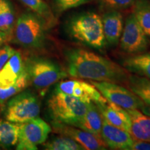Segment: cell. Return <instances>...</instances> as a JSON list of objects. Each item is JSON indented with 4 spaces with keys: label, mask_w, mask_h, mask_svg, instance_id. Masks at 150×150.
<instances>
[{
    "label": "cell",
    "mask_w": 150,
    "mask_h": 150,
    "mask_svg": "<svg viewBox=\"0 0 150 150\" xmlns=\"http://www.w3.org/2000/svg\"><path fill=\"white\" fill-rule=\"evenodd\" d=\"M71 76L95 81L127 83V70L110 59L83 49H72L65 54Z\"/></svg>",
    "instance_id": "6da1fadb"
},
{
    "label": "cell",
    "mask_w": 150,
    "mask_h": 150,
    "mask_svg": "<svg viewBox=\"0 0 150 150\" xmlns=\"http://www.w3.org/2000/svg\"><path fill=\"white\" fill-rule=\"evenodd\" d=\"M67 31L72 38L96 50H102L106 45L102 18L94 12H84L71 18Z\"/></svg>",
    "instance_id": "7a4b0ae2"
},
{
    "label": "cell",
    "mask_w": 150,
    "mask_h": 150,
    "mask_svg": "<svg viewBox=\"0 0 150 150\" xmlns=\"http://www.w3.org/2000/svg\"><path fill=\"white\" fill-rule=\"evenodd\" d=\"M47 107L54 122L78 127L87 110L88 103L54 90L48 99Z\"/></svg>",
    "instance_id": "3957f363"
},
{
    "label": "cell",
    "mask_w": 150,
    "mask_h": 150,
    "mask_svg": "<svg viewBox=\"0 0 150 150\" xmlns=\"http://www.w3.org/2000/svg\"><path fill=\"white\" fill-rule=\"evenodd\" d=\"M47 29L46 23L40 17L32 12L23 13L15 24V42L24 48L40 49L45 44Z\"/></svg>",
    "instance_id": "277c9868"
},
{
    "label": "cell",
    "mask_w": 150,
    "mask_h": 150,
    "mask_svg": "<svg viewBox=\"0 0 150 150\" xmlns=\"http://www.w3.org/2000/svg\"><path fill=\"white\" fill-rule=\"evenodd\" d=\"M29 83L43 91L67 76V74L55 62L46 58L32 57L24 63Z\"/></svg>",
    "instance_id": "5b68a950"
},
{
    "label": "cell",
    "mask_w": 150,
    "mask_h": 150,
    "mask_svg": "<svg viewBox=\"0 0 150 150\" xmlns=\"http://www.w3.org/2000/svg\"><path fill=\"white\" fill-rule=\"evenodd\" d=\"M40 103L38 97L31 91H22L8 99L4 116L6 120L20 124L38 117Z\"/></svg>",
    "instance_id": "8992f818"
},
{
    "label": "cell",
    "mask_w": 150,
    "mask_h": 150,
    "mask_svg": "<svg viewBox=\"0 0 150 150\" xmlns=\"http://www.w3.org/2000/svg\"><path fill=\"white\" fill-rule=\"evenodd\" d=\"M19 138L16 149L36 150L37 146L45 143L51 132V127L42 118L36 117L18 124Z\"/></svg>",
    "instance_id": "52a82bcc"
},
{
    "label": "cell",
    "mask_w": 150,
    "mask_h": 150,
    "mask_svg": "<svg viewBox=\"0 0 150 150\" xmlns=\"http://www.w3.org/2000/svg\"><path fill=\"white\" fill-rule=\"evenodd\" d=\"M91 83L108 102L114 103L125 109L140 110L145 105V103L130 89L118 83L95 81H91Z\"/></svg>",
    "instance_id": "ba28073f"
},
{
    "label": "cell",
    "mask_w": 150,
    "mask_h": 150,
    "mask_svg": "<svg viewBox=\"0 0 150 150\" xmlns=\"http://www.w3.org/2000/svg\"><path fill=\"white\" fill-rule=\"evenodd\" d=\"M120 42L122 50L131 55L145 52L149 47V38L133 13L125 21Z\"/></svg>",
    "instance_id": "9c48e42d"
},
{
    "label": "cell",
    "mask_w": 150,
    "mask_h": 150,
    "mask_svg": "<svg viewBox=\"0 0 150 150\" xmlns=\"http://www.w3.org/2000/svg\"><path fill=\"white\" fill-rule=\"evenodd\" d=\"M55 90L79 99L86 103L93 102L99 104H106L108 102L95 86L76 78L61 81L57 84Z\"/></svg>",
    "instance_id": "30bf717a"
},
{
    "label": "cell",
    "mask_w": 150,
    "mask_h": 150,
    "mask_svg": "<svg viewBox=\"0 0 150 150\" xmlns=\"http://www.w3.org/2000/svg\"><path fill=\"white\" fill-rule=\"evenodd\" d=\"M56 132L75 140L86 150L106 149V145L102 138L95 136L91 133L78 127L59 122H53Z\"/></svg>",
    "instance_id": "8fae6325"
},
{
    "label": "cell",
    "mask_w": 150,
    "mask_h": 150,
    "mask_svg": "<svg viewBox=\"0 0 150 150\" xmlns=\"http://www.w3.org/2000/svg\"><path fill=\"white\" fill-rule=\"evenodd\" d=\"M101 137L107 147L112 149L130 150L134 141L128 131L110 125L104 119Z\"/></svg>",
    "instance_id": "7c38bea8"
},
{
    "label": "cell",
    "mask_w": 150,
    "mask_h": 150,
    "mask_svg": "<svg viewBox=\"0 0 150 150\" xmlns=\"http://www.w3.org/2000/svg\"><path fill=\"white\" fill-rule=\"evenodd\" d=\"M102 20L106 42L110 45L117 44L124 28L122 15L119 11H107L103 15Z\"/></svg>",
    "instance_id": "4fadbf2b"
},
{
    "label": "cell",
    "mask_w": 150,
    "mask_h": 150,
    "mask_svg": "<svg viewBox=\"0 0 150 150\" xmlns=\"http://www.w3.org/2000/svg\"><path fill=\"white\" fill-rule=\"evenodd\" d=\"M96 105L98 106L104 120L129 132L131 127V118L127 109L109 102L106 104Z\"/></svg>",
    "instance_id": "5bb4252c"
},
{
    "label": "cell",
    "mask_w": 150,
    "mask_h": 150,
    "mask_svg": "<svg viewBox=\"0 0 150 150\" xmlns=\"http://www.w3.org/2000/svg\"><path fill=\"white\" fill-rule=\"evenodd\" d=\"M131 118L129 134L134 140L150 142V117L138 109H127Z\"/></svg>",
    "instance_id": "9a60e30c"
},
{
    "label": "cell",
    "mask_w": 150,
    "mask_h": 150,
    "mask_svg": "<svg viewBox=\"0 0 150 150\" xmlns=\"http://www.w3.org/2000/svg\"><path fill=\"white\" fill-rule=\"evenodd\" d=\"M24 72V63L18 51L13 54L0 70V87L4 88L13 84Z\"/></svg>",
    "instance_id": "2e32d148"
},
{
    "label": "cell",
    "mask_w": 150,
    "mask_h": 150,
    "mask_svg": "<svg viewBox=\"0 0 150 150\" xmlns=\"http://www.w3.org/2000/svg\"><path fill=\"white\" fill-rule=\"evenodd\" d=\"M102 124L103 117L98 106L93 102L88 103L87 110L78 128L102 138Z\"/></svg>",
    "instance_id": "e0dca14e"
},
{
    "label": "cell",
    "mask_w": 150,
    "mask_h": 150,
    "mask_svg": "<svg viewBox=\"0 0 150 150\" xmlns=\"http://www.w3.org/2000/svg\"><path fill=\"white\" fill-rule=\"evenodd\" d=\"M122 67L128 72L150 79V53L134 54L125 58Z\"/></svg>",
    "instance_id": "ac0fdd59"
},
{
    "label": "cell",
    "mask_w": 150,
    "mask_h": 150,
    "mask_svg": "<svg viewBox=\"0 0 150 150\" xmlns=\"http://www.w3.org/2000/svg\"><path fill=\"white\" fill-rule=\"evenodd\" d=\"M126 84L129 89L136 94L145 104L150 105L149 78L138 75H129Z\"/></svg>",
    "instance_id": "d6986e66"
},
{
    "label": "cell",
    "mask_w": 150,
    "mask_h": 150,
    "mask_svg": "<svg viewBox=\"0 0 150 150\" xmlns=\"http://www.w3.org/2000/svg\"><path fill=\"white\" fill-rule=\"evenodd\" d=\"M33 13L44 20L48 28L56 24V18L53 13L44 0H20Z\"/></svg>",
    "instance_id": "ffe728a7"
},
{
    "label": "cell",
    "mask_w": 150,
    "mask_h": 150,
    "mask_svg": "<svg viewBox=\"0 0 150 150\" xmlns=\"http://www.w3.org/2000/svg\"><path fill=\"white\" fill-rule=\"evenodd\" d=\"M15 24V12L10 0H0V31L12 35Z\"/></svg>",
    "instance_id": "44dd1931"
},
{
    "label": "cell",
    "mask_w": 150,
    "mask_h": 150,
    "mask_svg": "<svg viewBox=\"0 0 150 150\" xmlns=\"http://www.w3.org/2000/svg\"><path fill=\"white\" fill-rule=\"evenodd\" d=\"M133 14L144 32L150 38V0H137Z\"/></svg>",
    "instance_id": "7402d4cb"
},
{
    "label": "cell",
    "mask_w": 150,
    "mask_h": 150,
    "mask_svg": "<svg viewBox=\"0 0 150 150\" xmlns=\"http://www.w3.org/2000/svg\"><path fill=\"white\" fill-rule=\"evenodd\" d=\"M18 138V124L6 120H0V145L6 147L17 145Z\"/></svg>",
    "instance_id": "603a6c76"
},
{
    "label": "cell",
    "mask_w": 150,
    "mask_h": 150,
    "mask_svg": "<svg viewBox=\"0 0 150 150\" xmlns=\"http://www.w3.org/2000/svg\"><path fill=\"white\" fill-rule=\"evenodd\" d=\"M28 84L29 80L24 69V72L13 84L4 88L0 87V104H5L11 97L23 91L27 87Z\"/></svg>",
    "instance_id": "cb8c5ba5"
},
{
    "label": "cell",
    "mask_w": 150,
    "mask_h": 150,
    "mask_svg": "<svg viewBox=\"0 0 150 150\" xmlns=\"http://www.w3.org/2000/svg\"><path fill=\"white\" fill-rule=\"evenodd\" d=\"M44 147L48 150H84L80 144L64 136L53 138L46 142Z\"/></svg>",
    "instance_id": "d4e9b609"
},
{
    "label": "cell",
    "mask_w": 150,
    "mask_h": 150,
    "mask_svg": "<svg viewBox=\"0 0 150 150\" xmlns=\"http://www.w3.org/2000/svg\"><path fill=\"white\" fill-rule=\"evenodd\" d=\"M137 0H98L99 6L105 11H120L133 7Z\"/></svg>",
    "instance_id": "484cf974"
},
{
    "label": "cell",
    "mask_w": 150,
    "mask_h": 150,
    "mask_svg": "<svg viewBox=\"0 0 150 150\" xmlns=\"http://www.w3.org/2000/svg\"><path fill=\"white\" fill-rule=\"evenodd\" d=\"M91 0H54L56 11L63 13L88 3Z\"/></svg>",
    "instance_id": "4316f807"
},
{
    "label": "cell",
    "mask_w": 150,
    "mask_h": 150,
    "mask_svg": "<svg viewBox=\"0 0 150 150\" xmlns=\"http://www.w3.org/2000/svg\"><path fill=\"white\" fill-rule=\"evenodd\" d=\"M16 50L9 45L1 46L0 47V70L2 69L6 62L13 56Z\"/></svg>",
    "instance_id": "83f0119b"
},
{
    "label": "cell",
    "mask_w": 150,
    "mask_h": 150,
    "mask_svg": "<svg viewBox=\"0 0 150 150\" xmlns=\"http://www.w3.org/2000/svg\"><path fill=\"white\" fill-rule=\"evenodd\" d=\"M130 150H150V142L134 140Z\"/></svg>",
    "instance_id": "f1b7e54d"
},
{
    "label": "cell",
    "mask_w": 150,
    "mask_h": 150,
    "mask_svg": "<svg viewBox=\"0 0 150 150\" xmlns=\"http://www.w3.org/2000/svg\"><path fill=\"white\" fill-rule=\"evenodd\" d=\"M11 36V35L7 34V33L3 32V31H0V47L2 45H4L6 41L10 40Z\"/></svg>",
    "instance_id": "f546056e"
},
{
    "label": "cell",
    "mask_w": 150,
    "mask_h": 150,
    "mask_svg": "<svg viewBox=\"0 0 150 150\" xmlns=\"http://www.w3.org/2000/svg\"><path fill=\"white\" fill-rule=\"evenodd\" d=\"M141 112L145 114L146 115L150 117V105L149 104H145L141 109Z\"/></svg>",
    "instance_id": "4dcf8cb0"
}]
</instances>
